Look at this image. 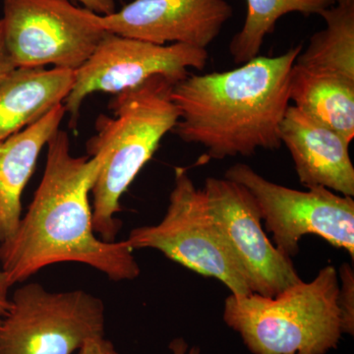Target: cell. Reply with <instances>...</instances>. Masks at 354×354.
Segmentation results:
<instances>
[{
	"instance_id": "6da1fadb",
	"label": "cell",
	"mask_w": 354,
	"mask_h": 354,
	"mask_svg": "<svg viewBox=\"0 0 354 354\" xmlns=\"http://www.w3.org/2000/svg\"><path fill=\"white\" fill-rule=\"evenodd\" d=\"M46 147V169L34 199L13 236L0 243V270L7 286L64 262L90 266L114 281L138 278L140 267L127 241H102L93 225L88 194L108 153L75 157L62 130Z\"/></svg>"
},
{
	"instance_id": "7a4b0ae2",
	"label": "cell",
	"mask_w": 354,
	"mask_h": 354,
	"mask_svg": "<svg viewBox=\"0 0 354 354\" xmlns=\"http://www.w3.org/2000/svg\"><path fill=\"white\" fill-rule=\"evenodd\" d=\"M302 50L299 44L236 69L189 74L171 88V101L180 111L172 132L185 143L204 147L208 160L279 150L290 72Z\"/></svg>"
},
{
	"instance_id": "3957f363",
	"label": "cell",
	"mask_w": 354,
	"mask_h": 354,
	"mask_svg": "<svg viewBox=\"0 0 354 354\" xmlns=\"http://www.w3.org/2000/svg\"><path fill=\"white\" fill-rule=\"evenodd\" d=\"M172 86L164 77H152L114 95L109 104L113 115L102 114L95 121L97 133L87 143L88 157L108 153L91 191L93 225L102 241H115L121 230L116 218L121 197L180 118L171 101Z\"/></svg>"
},
{
	"instance_id": "277c9868",
	"label": "cell",
	"mask_w": 354,
	"mask_h": 354,
	"mask_svg": "<svg viewBox=\"0 0 354 354\" xmlns=\"http://www.w3.org/2000/svg\"><path fill=\"white\" fill-rule=\"evenodd\" d=\"M339 288L337 270L326 266L274 297L230 295L223 321L253 354H327L342 335Z\"/></svg>"
},
{
	"instance_id": "5b68a950",
	"label": "cell",
	"mask_w": 354,
	"mask_h": 354,
	"mask_svg": "<svg viewBox=\"0 0 354 354\" xmlns=\"http://www.w3.org/2000/svg\"><path fill=\"white\" fill-rule=\"evenodd\" d=\"M127 243L150 248L201 276L218 279L232 295H252L250 283L212 214L203 188L184 167H176L174 186L162 221L131 230Z\"/></svg>"
},
{
	"instance_id": "8992f818",
	"label": "cell",
	"mask_w": 354,
	"mask_h": 354,
	"mask_svg": "<svg viewBox=\"0 0 354 354\" xmlns=\"http://www.w3.org/2000/svg\"><path fill=\"white\" fill-rule=\"evenodd\" d=\"M9 300L0 321V354H72L104 337L106 307L87 291L53 292L32 283Z\"/></svg>"
},
{
	"instance_id": "52a82bcc",
	"label": "cell",
	"mask_w": 354,
	"mask_h": 354,
	"mask_svg": "<svg viewBox=\"0 0 354 354\" xmlns=\"http://www.w3.org/2000/svg\"><path fill=\"white\" fill-rule=\"evenodd\" d=\"M225 178L241 184L259 207L262 221L283 255L299 252L307 234L322 237L330 245L344 249L354 259V201L321 186L307 191L272 183L248 165L235 164Z\"/></svg>"
},
{
	"instance_id": "ba28073f",
	"label": "cell",
	"mask_w": 354,
	"mask_h": 354,
	"mask_svg": "<svg viewBox=\"0 0 354 354\" xmlns=\"http://www.w3.org/2000/svg\"><path fill=\"white\" fill-rule=\"evenodd\" d=\"M4 34L17 67L75 70L82 66L106 32L99 14L69 0H2Z\"/></svg>"
},
{
	"instance_id": "9c48e42d",
	"label": "cell",
	"mask_w": 354,
	"mask_h": 354,
	"mask_svg": "<svg viewBox=\"0 0 354 354\" xmlns=\"http://www.w3.org/2000/svg\"><path fill=\"white\" fill-rule=\"evenodd\" d=\"M207 50L184 44H156L108 32L93 55L75 70L74 84L64 104L69 125L76 127L84 100L93 93L116 95L162 76L171 84L203 70L208 64Z\"/></svg>"
},
{
	"instance_id": "30bf717a",
	"label": "cell",
	"mask_w": 354,
	"mask_h": 354,
	"mask_svg": "<svg viewBox=\"0 0 354 354\" xmlns=\"http://www.w3.org/2000/svg\"><path fill=\"white\" fill-rule=\"evenodd\" d=\"M203 190L253 293L274 297L302 281L291 258L268 239L259 207L245 187L230 179L209 177Z\"/></svg>"
},
{
	"instance_id": "8fae6325",
	"label": "cell",
	"mask_w": 354,
	"mask_h": 354,
	"mask_svg": "<svg viewBox=\"0 0 354 354\" xmlns=\"http://www.w3.org/2000/svg\"><path fill=\"white\" fill-rule=\"evenodd\" d=\"M234 16L225 0H134L100 15L106 32L156 44H184L207 50Z\"/></svg>"
},
{
	"instance_id": "7c38bea8",
	"label": "cell",
	"mask_w": 354,
	"mask_h": 354,
	"mask_svg": "<svg viewBox=\"0 0 354 354\" xmlns=\"http://www.w3.org/2000/svg\"><path fill=\"white\" fill-rule=\"evenodd\" d=\"M281 140L302 185L354 196L351 143L342 135L290 104L281 124Z\"/></svg>"
},
{
	"instance_id": "4fadbf2b",
	"label": "cell",
	"mask_w": 354,
	"mask_h": 354,
	"mask_svg": "<svg viewBox=\"0 0 354 354\" xmlns=\"http://www.w3.org/2000/svg\"><path fill=\"white\" fill-rule=\"evenodd\" d=\"M65 113L64 104H58L41 120L0 141V243L15 234L22 218L23 191Z\"/></svg>"
},
{
	"instance_id": "5bb4252c",
	"label": "cell",
	"mask_w": 354,
	"mask_h": 354,
	"mask_svg": "<svg viewBox=\"0 0 354 354\" xmlns=\"http://www.w3.org/2000/svg\"><path fill=\"white\" fill-rule=\"evenodd\" d=\"M75 71L18 67L0 83V141L41 120L64 104Z\"/></svg>"
},
{
	"instance_id": "9a60e30c",
	"label": "cell",
	"mask_w": 354,
	"mask_h": 354,
	"mask_svg": "<svg viewBox=\"0 0 354 354\" xmlns=\"http://www.w3.org/2000/svg\"><path fill=\"white\" fill-rule=\"evenodd\" d=\"M290 101L351 143L354 138V80L295 64L290 78Z\"/></svg>"
},
{
	"instance_id": "2e32d148",
	"label": "cell",
	"mask_w": 354,
	"mask_h": 354,
	"mask_svg": "<svg viewBox=\"0 0 354 354\" xmlns=\"http://www.w3.org/2000/svg\"><path fill=\"white\" fill-rule=\"evenodd\" d=\"M320 16L326 27L310 38L295 64L354 80V0H337Z\"/></svg>"
},
{
	"instance_id": "e0dca14e",
	"label": "cell",
	"mask_w": 354,
	"mask_h": 354,
	"mask_svg": "<svg viewBox=\"0 0 354 354\" xmlns=\"http://www.w3.org/2000/svg\"><path fill=\"white\" fill-rule=\"evenodd\" d=\"M245 22L230 41L228 50L234 64H244L259 57L266 37L274 32L277 23L290 13L320 15L337 0H246Z\"/></svg>"
},
{
	"instance_id": "ac0fdd59",
	"label": "cell",
	"mask_w": 354,
	"mask_h": 354,
	"mask_svg": "<svg viewBox=\"0 0 354 354\" xmlns=\"http://www.w3.org/2000/svg\"><path fill=\"white\" fill-rule=\"evenodd\" d=\"M339 293H337V308L341 320L342 335L354 334V272L348 263H344L339 268Z\"/></svg>"
},
{
	"instance_id": "d6986e66",
	"label": "cell",
	"mask_w": 354,
	"mask_h": 354,
	"mask_svg": "<svg viewBox=\"0 0 354 354\" xmlns=\"http://www.w3.org/2000/svg\"><path fill=\"white\" fill-rule=\"evenodd\" d=\"M16 68L18 67L7 48L3 22L0 19V83Z\"/></svg>"
},
{
	"instance_id": "ffe728a7",
	"label": "cell",
	"mask_w": 354,
	"mask_h": 354,
	"mask_svg": "<svg viewBox=\"0 0 354 354\" xmlns=\"http://www.w3.org/2000/svg\"><path fill=\"white\" fill-rule=\"evenodd\" d=\"M78 354H120L113 344L104 337H95L88 339L85 344L79 349Z\"/></svg>"
},
{
	"instance_id": "44dd1931",
	"label": "cell",
	"mask_w": 354,
	"mask_h": 354,
	"mask_svg": "<svg viewBox=\"0 0 354 354\" xmlns=\"http://www.w3.org/2000/svg\"><path fill=\"white\" fill-rule=\"evenodd\" d=\"M82 3L85 8L99 15L106 16L115 12L114 0H76Z\"/></svg>"
},
{
	"instance_id": "7402d4cb",
	"label": "cell",
	"mask_w": 354,
	"mask_h": 354,
	"mask_svg": "<svg viewBox=\"0 0 354 354\" xmlns=\"http://www.w3.org/2000/svg\"><path fill=\"white\" fill-rule=\"evenodd\" d=\"M169 348L171 354H201V349L198 346H190L183 337L172 339Z\"/></svg>"
},
{
	"instance_id": "603a6c76",
	"label": "cell",
	"mask_w": 354,
	"mask_h": 354,
	"mask_svg": "<svg viewBox=\"0 0 354 354\" xmlns=\"http://www.w3.org/2000/svg\"><path fill=\"white\" fill-rule=\"evenodd\" d=\"M9 306H10V300H9V298L4 297V295L0 293V321L6 315Z\"/></svg>"
},
{
	"instance_id": "cb8c5ba5",
	"label": "cell",
	"mask_w": 354,
	"mask_h": 354,
	"mask_svg": "<svg viewBox=\"0 0 354 354\" xmlns=\"http://www.w3.org/2000/svg\"><path fill=\"white\" fill-rule=\"evenodd\" d=\"M9 286H7L6 278H4L3 272L0 270V293L4 297H8Z\"/></svg>"
}]
</instances>
